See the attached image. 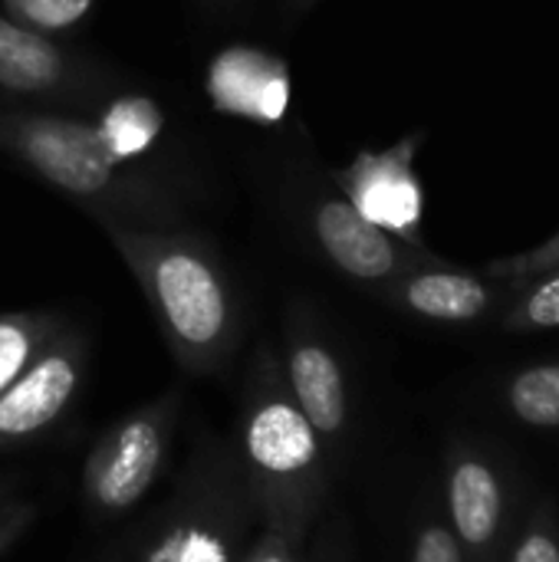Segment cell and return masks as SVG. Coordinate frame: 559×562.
Wrapping results in <instances>:
<instances>
[{"instance_id": "8", "label": "cell", "mask_w": 559, "mask_h": 562, "mask_svg": "<svg viewBox=\"0 0 559 562\" xmlns=\"http://www.w3.org/2000/svg\"><path fill=\"white\" fill-rule=\"evenodd\" d=\"M283 375L300 412L323 438L326 454L339 451L349 438V389L346 372L326 339L303 319H287L283 333Z\"/></svg>"}, {"instance_id": "3", "label": "cell", "mask_w": 559, "mask_h": 562, "mask_svg": "<svg viewBox=\"0 0 559 562\" xmlns=\"http://www.w3.org/2000/svg\"><path fill=\"white\" fill-rule=\"evenodd\" d=\"M260 514L234 441H201L175 491L119 547L112 562H244Z\"/></svg>"}, {"instance_id": "18", "label": "cell", "mask_w": 559, "mask_h": 562, "mask_svg": "<svg viewBox=\"0 0 559 562\" xmlns=\"http://www.w3.org/2000/svg\"><path fill=\"white\" fill-rule=\"evenodd\" d=\"M511 329H559V273L537 283L521 310L507 319Z\"/></svg>"}, {"instance_id": "10", "label": "cell", "mask_w": 559, "mask_h": 562, "mask_svg": "<svg viewBox=\"0 0 559 562\" xmlns=\"http://www.w3.org/2000/svg\"><path fill=\"white\" fill-rule=\"evenodd\" d=\"M409 142L392 151H366L336 175L343 198L389 234H412L422 214V191L409 168Z\"/></svg>"}, {"instance_id": "5", "label": "cell", "mask_w": 559, "mask_h": 562, "mask_svg": "<svg viewBox=\"0 0 559 562\" xmlns=\"http://www.w3.org/2000/svg\"><path fill=\"white\" fill-rule=\"evenodd\" d=\"M181 398L168 392L115 422L82 464V501L96 520H115L138 507L165 474Z\"/></svg>"}, {"instance_id": "23", "label": "cell", "mask_w": 559, "mask_h": 562, "mask_svg": "<svg viewBox=\"0 0 559 562\" xmlns=\"http://www.w3.org/2000/svg\"><path fill=\"white\" fill-rule=\"evenodd\" d=\"M557 257H559V240H557V244H554V247H550V250H547V254L534 257V263H524L521 270H534V267H544L547 260H557Z\"/></svg>"}, {"instance_id": "12", "label": "cell", "mask_w": 559, "mask_h": 562, "mask_svg": "<svg viewBox=\"0 0 559 562\" xmlns=\"http://www.w3.org/2000/svg\"><path fill=\"white\" fill-rule=\"evenodd\" d=\"M211 99L241 115L254 119H277L287 105V69L257 53V49H227L214 66L208 79Z\"/></svg>"}, {"instance_id": "7", "label": "cell", "mask_w": 559, "mask_h": 562, "mask_svg": "<svg viewBox=\"0 0 559 562\" xmlns=\"http://www.w3.org/2000/svg\"><path fill=\"white\" fill-rule=\"evenodd\" d=\"M448 527L468 562H504L511 530V484L494 458L458 445L445 471Z\"/></svg>"}, {"instance_id": "20", "label": "cell", "mask_w": 559, "mask_h": 562, "mask_svg": "<svg viewBox=\"0 0 559 562\" xmlns=\"http://www.w3.org/2000/svg\"><path fill=\"white\" fill-rule=\"evenodd\" d=\"M300 550H303V547L293 543L290 537L260 527V533L254 537V543H250L244 562H300Z\"/></svg>"}, {"instance_id": "13", "label": "cell", "mask_w": 559, "mask_h": 562, "mask_svg": "<svg viewBox=\"0 0 559 562\" xmlns=\"http://www.w3.org/2000/svg\"><path fill=\"white\" fill-rule=\"evenodd\" d=\"M395 300L409 313L435 319V323H471L488 313L494 296L471 273L418 270L395 283Z\"/></svg>"}, {"instance_id": "22", "label": "cell", "mask_w": 559, "mask_h": 562, "mask_svg": "<svg viewBox=\"0 0 559 562\" xmlns=\"http://www.w3.org/2000/svg\"><path fill=\"white\" fill-rule=\"evenodd\" d=\"M316 0H283V13L287 16H297V13H303V10H310Z\"/></svg>"}, {"instance_id": "25", "label": "cell", "mask_w": 559, "mask_h": 562, "mask_svg": "<svg viewBox=\"0 0 559 562\" xmlns=\"http://www.w3.org/2000/svg\"><path fill=\"white\" fill-rule=\"evenodd\" d=\"M224 3H241V0H224Z\"/></svg>"}, {"instance_id": "2", "label": "cell", "mask_w": 559, "mask_h": 562, "mask_svg": "<svg viewBox=\"0 0 559 562\" xmlns=\"http://www.w3.org/2000/svg\"><path fill=\"white\" fill-rule=\"evenodd\" d=\"M234 445L260 524L303 547L329 497V454L267 342L257 346L247 369Z\"/></svg>"}, {"instance_id": "19", "label": "cell", "mask_w": 559, "mask_h": 562, "mask_svg": "<svg viewBox=\"0 0 559 562\" xmlns=\"http://www.w3.org/2000/svg\"><path fill=\"white\" fill-rule=\"evenodd\" d=\"M412 562H468L465 550L458 543V537L451 533L448 524L441 520H425L415 530V543H412Z\"/></svg>"}, {"instance_id": "6", "label": "cell", "mask_w": 559, "mask_h": 562, "mask_svg": "<svg viewBox=\"0 0 559 562\" xmlns=\"http://www.w3.org/2000/svg\"><path fill=\"white\" fill-rule=\"evenodd\" d=\"M86 375V339L59 329L46 349L0 392V451L40 438L72 405Z\"/></svg>"}, {"instance_id": "15", "label": "cell", "mask_w": 559, "mask_h": 562, "mask_svg": "<svg viewBox=\"0 0 559 562\" xmlns=\"http://www.w3.org/2000/svg\"><path fill=\"white\" fill-rule=\"evenodd\" d=\"M507 408L530 428H559V362L517 372L507 382Z\"/></svg>"}, {"instance_id": "17", "label": "cell", "mask_w": 559, "mask_h": 562, "mask_svg": "<svg viewBox=\"0 0 559 562\" xmlns=\"http://www.w3.org/2000/svg\"><path fill=\"white\" fill-rule=\"evenodd\" d=\"M507 562H559V527L550 501L537 504Z\"/></svg>"}, {"instance_id": "4", "label": "cell", "mask_w": 559, "mask_h": 562, "mask_svg": "<svg viewBox=\"0 0 559 562\" xmlns=\"http://www.w3.org/2000/svg\"><path fill=\"white\" fill-rule=\"evenodd\" d=\"M0 148L16 155L46 184L79 201L89 214L125 224H171L175 204L165 191L122 168V155L99 125L56 115L0 109Z\"/></svg>"}, {"instance_id": "14", "label": "cell", "mask_w": 559, "mask_h": 562, "mask_svg": "<svg viewBox=\"0 0 559 562\" xmlns=\"http://www.w3.org/2000/svg\"><path fill=\"white\" fill-rule=\"evenodd\" d=\"M63 329L56 313H3L0 316V392L46 349Z\"/></svg>"}, {"instance_id": "11", "label": "cell", "mask_w": 559, "mask_h": 562, "mask_svg": "<svg viewBox=\"0 0 559 562\" xmlns=\"http://www.w3.org/2000/svg\"><path fill=\"white\" fill-rule=\"evenodd\" d=\"M86 82L82 66L69 59L46 33L20 26L0 13V86L16 95H66Z\"/></svg>"}, {"instance_id": "16", "label": "cell", "mask_w": 559, "mask_h": 562, "mask_svg": "<svg viewBox=\"0 0 559 562\" xmlns=\"http://www.w3.org/2000/svg\"><path fill=\"white\" fill-rule=\"evenodd\" d=\"M92 10V0H3V13L36 33H63Z\"/></svg>"}, {"instance_id": "21", "label": "cell", "mask_w": 559, "mask_h": 562, "mask_svg": "<svg viewBox=\"0 0 559 562\" xmlns=\"http://www.w3.org/2000/svg\"><path fill=\"white\" fill-rule=\"evenodd\" d=\"M36 520V507L30 501H13L7 497L0 504V557L26 533V527Z\"/></svg>"}, {"instance_id": "24", "label": "cell", "mask_w": 559, "mask_h": 562, "mask_svg": "<svg viewBox=\"0 0 559 562\" xmlns=\"http://www.w3.org/2000/svg\"><path fill=\"white\" fill-rule=\"evenodd\" d=\"M10 497V481H0V504Z\"/></svg>"}, {"instance_id": "9", "label": "cell", "mask_w": 559, "mask_h": 562, "mask_svg": "<svg viewBox=\"0 0 559 562\" xmlns=\"http://www.w3.org/2000/svg\"><path fill=\"white\" fill-rule=\"evenodd\" d=\"M313 231L323 254L353 280L382 283L405 270V254L395 237L362 217L346 198H323L313 207Z\"/></svg>"}, {"instance_id": "1", "label": "cell", "mask_w": 559, "mask_h": 562, "mask_svg": "<svg viewBox=\"0 0 559 562\" xmlns=\"http://www.w3.org/2000/svg\"><path fill=\"white\" fill-rule=\"evenodd\" d=\"M92 217L142 286L158 333L181 372H221L237 349L241 313L211 250L185 234L138 227L105 214Z\"/></svg>"}]
</instances>
